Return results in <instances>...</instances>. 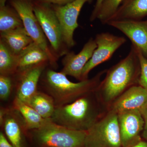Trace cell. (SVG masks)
I'll use <instances>...</instances> for the list:
<instances>
[{"label":"cell","instance_id":"1","mask_svg":"<svg viewBox=\"0 0 147 147\" xmlns=\"http://www.w3.org/2000/svg\"><path fill=\"white\" fill-rule=\"evenodd\" d=\"M101 75L102 74L99 73L91 79L74 83L62 72L45 69L40 82L45 92L53 98L57 108L90 93L99 83Z\"/></svg>","mask_w":147,"mask_h":147},{"label":"cell","instance_id":"2","mask_svg":"<svg viewBox=\"0 0 147 147\" xmlns=\"http://www.w3.org/2000/svg\"><path fill=\"white\" fill-rule=\"evenodd\" d=\"M140 74L138 51L131 44L127 56L109 69L102 82L105 100L111 101L131 84L139 82Z\"/></svg>","mask_w":147,"mask_h":147},{"label":"cell","instance_id":"3","mask_svg":"<svg viewBox=\"0 0 147 147\" xmlns=\"http://www.w3.org/2000/svg\"><path fill=\"white\" fill-rule=\"evenodd\" d=\"M90 95L88 94L73 102L56 108L51 121L73 130L88 131L97 121L98 116Z\"/></svg>","mask_w":147,"mask_h":147},{"label":"cell","instance_id":"4","mask_svg":"<svg viewBox=\"0 0 147 147\" xmlns=\"http://www.w3.org/2000/svg\"><path fill=\"white\" fill-rule=\"evenodd\" d=\"M34 135L41 147H84L87 131L66 128L50 120L37 129Z\"/></svg>","mask_w":147,"mask_h":147},{"label":"cell","instance_id":"5","mask_svg":"<svg viewBox=\"0 0 147 147\" xmlns=\"http://www.w3.org/2000/svg\"><path fill=\"white\" fill-rule=\"evenodd\" d=\"M11 4L19 14L25 30L34 42L47 53L50 65L53 68H57L59 59L48 44L47 37L35 14L32 0H11Z\"/></svg>","mask_w":147,"mask_h":147},{"label":"cell","instance_id":"6","mask_svg":"<svg viewBox=\"0 0 147 147\" xmlns=\"http://www.w3.org/2000/svg\"><path fill=\"white\" fill-rule=\"evenodd\" d=\"M118 114L111 111L87 131L84 147H121Z\"/></svg>","mask_w":147,"mask_h":147},{"label":"cell","instance_id":"7","mask_svg":"<svg viewBox=\"0 0 147 147\" xmlns=\"http://www.w3.org/2000/svg\"><path fill=\"white\" fill-rule=\"evenodd\" d=\"M33 4L35 14L53 53L58 59L65 56L69 49L64 42L60 24L52 5L34 1Z\"/></svg>","mask_w":147,"mask_h":147},{"label":"cell","instance_id":"8","mask_svg":"<svg viewBox=\"0 0 147 147\" xmlns=\"http://www.w3.org/2000/svg\"><path fill=\"white\" fill-rule=\"evenodd\" d=\"M97 47L82 72V81L88 79L90 71L96 67L108 61L119 47L126 42L125 38L108 32L96 35L95 38Z\"/></svg>","mask_w":147,"mask_h":147},{"label":"cell","instance_id":"9","mask_svg":"<svg viewBox=\"0 0 147 147\" xmlns=\"http://www.w3.org/2000/svg\"><path fill=\"white\" fill-rule=\"evenodd\" d=\"M92 0H76L63 5H52L61 28L64 42L69 49L74 47L76 42L74 34L78 27V18L82 7Z\"/></svg>","mask_w":147,"mask_h":147},{"label":"cell","instance_id":"10","mask_svg":"<svg viewBox=\"0 0 147 147\" xmlns=\"http://www.w3.org/2000/svg\"><path fill=\"white\" fill-rule=\"evenodd\" d=\"M122 146L130 147L140 141V133L144 122L140 110L125 111L118 114Z\"/></svg>","mask_w":147,"mask_h":147},{"label":"cell","instance_id":"11","mask_svg":"<svg viewBox=\"0 0 147 147\" xmlns=\"http://www.w3.org/2000/svg\"><path fill=\"white\" fill-rule=\"evenodd\" d=\"M49 64L48 63H40L17 72L15 74V84L17 88L16 97L26 103H28L37 92L41 76Z\"/></svg>","mask_w":147,"mask_h":147},{"label":"cell","instance_id":"12","mask_svg":"<svg viewBox=\"0 0 147 147\" xmlns=\"http://www.w3.org/2000/svg\"><path fill=\"white\" fill-rule=\"evenodd\" d=\"M107 24L121 32L147 59V20H119Z\"/></svg>","mask_w":147,"mask_h":147},{"label":"cell","instance_id":"13","mask_svg":"<svg viewBox=\"0 0 147 147\" xmlns=\"http://www.w3.org/2000/svg\"><path fill=\"white\" fill-rule=\"evenodd\" d=\"M97 47L95 40L90 38L78 54L69 52L62 60L63 67L61 72L66 76H72L82 81V72L84 67L92 57Z\"/></svg>","mask_w":147,"mask_h":147},{"label":"cell","instance_id":"14","mask_svg":"<svg viewBox=\"0 0 147 147\" xmlns=\"http://www.w3.org/2000/svg\"><path fill=\"white\" fill-rule=\"evenodd\" d=\"M0 124L13 146L22 147V130L27 129L24 120L18 111L13 108H1Z\"/></svg>","mask_w":147,"mask_h":147},{"label":"cell","instance_id":"15","mask_svg":"<svg viewBox=\"0 0 147 147\" xmlns=\"http://www.w3.org/2000/svg\"><path fill=\"white\" fill-rule=\"evenodd\" d=\"M147 102V90L140 86H132L114 102L112 111L118 114L128 110H140Z\"/></svg>","mask_w":147,"mask_h":147},{"label":"cell","instance_id":"16","mask_svg":"<svg viewBox=\"0 0 147 147\" xmlns=\"http://www.w3.org/2000/svg\"><path fill=\"white\" fill-rule=\"evenodd\" d=\"M147 16V0H123L115 13L108 21H140Z\"/></svg>","mask_w":147,"mask_h":147},{"label":"cell","instance_id":"17","mask_svg":"<svg viewBox=\"0 0 147 147\" xmlns=\"http://www.w3.org/2000/svg\"><path fill=\"white\" fill-rule=\"evenodd\" d=\"M18 57L17 72L44 63H48L50 64V59L47 53L34 42L26 47L18 55Z\"/></svg>","mask_w":147,"mask_h":147},{"label":"cell","instance_id":"18","mask_svg":"<svg viewBox=\"0 0 147 147\" xmlns=\"http://www.w3.org/2000/svg\"><path fill=\"white\" fill-rule=\"evenodd\" d=\"M0 34V39L4 42L11 52L17 55L34 42L24 27Z\"/></svg>","mask_w":147,"mask_h":147},{"label":"cell","instance_id":"19","mask_svg":"<svg viewBox=\"0 0 147 147\" xmlns=\"http://www.w3.org/2000/svg\"><path fill=\"white\" fill-rule=\"evenodd\" d=\"M13 109L18 111L21 115L27 130L37 129L51 120V119L42 117L30 105L16 97L13 100Z\"/></svg>","mask_w":147,"mask_h":147},{"label":"cell","instance_id":"20","mask_svg":"<svg viewBox=\"0 0 147 147\" xmlns=\"http://www.w3.org/2000/svg\"><path fill=\"white\" fill-rule=\"evenodd\" d=\"M26 104L46 119H51L56 108L53 98L47 93L38 90Z\"/></svg>","mask_w":147,"mask_h":147},{"label":"cell","instance_id":"21","mask_svg":"<svg viewBox=\"0 0 147 147\" xmlns=\"http://www.w3.org/2000/svg\"><path fill=\"white\" fill-rule=\"evenodd\" d=\"M18 55L14 54L0 39V74L15 75L18 71Z\"/></svg>","mask_w":147,"mask_h":147},{"label":"cell","instance_id":"22","mask_svg":"<svg viewBox=\"0 0 147 147\" xmlns=\"http://www.w3.org/2000/svg\"><path fill=\"white\" fill-rule=\"evenodd\" d=\"M24 27L22 19L12 7H0V33Z\"/></svg>","mask_w":147,"mask_h":147},{"label":"cell","instance_id":"23","mask_svg":"<svg viewBox=\"0 0 147 147\" xmlns=\"http://www.w3.org/2000/svg\"><path fill=\"white\" fill-rule=\"evenodd\" d=\"M123 0H105L98 15L97 19L102 24H107L115 14Z\"/></svg>","mask_w":147,"mask_h":147},{"label":"cell","instance_id":"24","mask_svg":"<svg viewBox=\"0 0 147 147\" xmlns=\"http://www.w3.org/2000/svg\"><path fill=\"white\" fill-rule=\"evenodd\" d=\"M15 84V75L0 74V98L5 100L9 98L14 84Z\"/></svg>","mask_w":147,"mask_h":147},{"label":"cell","instance_id":"25","mask_svg":"<svg viewBox=\"0 0 147 147\" xmlns=\"http://www.w3.org/2000/svg\"><path fill=\"white\" fill-rule=\"evenodd\" d=\"M137 49L140 66V74L138 82L139 86L147 90V59Z\"/></svg>","mask_w":147,"mask_h":147},{"label":"cell","instance_id":"26","mask_svg":"<svg viewBox=\"0 0 147 147\" xmlns=\"http://www.w3.org/2000/svg\"><path fill=\"white\" fill-rule=\"evenodd\" d=\"M140 111L144 122V129L142 131V137L147 142V102L141 108Z\"/></svg>","mask_w":147,"mask_h":147},{"label":"cell","instance_id":"27","mask_svg":"<svg viewBox=\"0 0 147 147\" xmlns=\"http://www.w3.org/2000/svg\"><path fill=\"white\" fill-rule=\"evenodd\" d=\"M76 0H33L36 2L46 3L57 5H63L74 1Z\"/></svg>","mask_w":147,"mask_h":147},{"label":"cell","instance_id":"28","mask_svg":"<svg viewBox=\"0 0 147 147\" xmlns=\"http://www.w3.org/2000/svg\"><path fill=\"white\" fill-rule=\"evenodd\" d=\"M104 1L105 0H96L94 8L90 17V21L92 22L96 19H97L98 15L100 11V7Z\"/></svg>","mask_w":147,"mask_h":147},{"label":"cell","instance_id":"29","mask_svg":"<svg viewBox=\"0 0 147 147\" xmlns=\"http://www.w3.org/2000/svg\"><path fill=\"white\" fill-rule=\"evenodd\" d=\"M0 147H14L2 132H0Z\"/></svg>","mask_w":147,"mask_h":147},{"label":"cell","instance_id":"30","mask_svg":"<svg viewBox=\"0 0 147 147\" xmlns=\"http://www.w3.org/2000/svg\"><path fill=\"white\" fill-rule=\"evenodd\" d=\"M130 147H147V142L140 141Z\"/></svg>","mask_w":147,"mask_h":147},{"label":"cell","instance_id":"31","mask_svg":"<svg viewBox=\"0 0 147 147\" xmlns=\"http://www.w3.org/2000/svg\"><path fill=\"white\" fill-rule=\"evenodd\" d=\"M7 1V0H0V7L5 5Z\"/></svg>","mask_w":147,"mask_h":147}]
</instances>
